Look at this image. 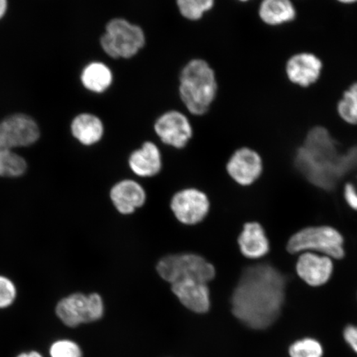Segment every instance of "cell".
Masks as SVG:
<instances>
[{
    "mask_svg": "<svg viewBox=\"0 0 357 357\" xmlns=\"http://www.w3.org/2000/svg\"><path fill=\"white\" fill-rule=\"evenodd\" d=\"M296 272L307 284L319 287L328 283L333 272L331 257L314 252H303L296 263Z\"/></svg>",
    "mask_w": 357,
    "mask_h": 357,
    "instance_id": "obj_14",
    "label": "cell"
},
{
    "mask_svg": "<svg viewBox=\"0 0 357 357\" xmlns=\"http://www.w3.org/2000/svg\"><path fill=\"white\" fill-rule=\"evenodd\" d=\"M172 290L183 305L197 314L211 309V292L206 283L194 280H183L172 284Z\"/></svg>",
    "mask_w": 357,
    "mask_h": 357,
    "instance_id": "obj_15",
    "label": "cell"
},
{
    "mask_svg": "<svg viewBox=\"0 0 357 357\" xmlns=\"http://www.w3.org/2000/svg\"><path fill=\"white\" fill-rule=\"evenodd\" d=\"M172 211L181 223L195 225L203 221L209 211L211 203L207 195L196 189H186L173 196Z\"/></svg>",
    "mask_w": 357,
    "mask_h": 357,
    "instance_id": "obj_12",
    "label": "cell"
},
{
    "mask_svg": "<svg viewBox=\"0 0 357 357\" xmlns=\"http://www.w3.org/2000/svg\"><path fill=\"white\" fill-rule=\"evenodd\" d=\"M105 312L104 301L99 294L75 293L66 296L56 307V314L67 327L75 328L83 324L100 320Z\"/></svg>",
    "mask_w": 357,
    "mask_h": 357,
    "instance_id": "obj_8",
    "label": "cell"
},
{
    "mask_svg": "<svg viewBox=\"0 0 357 357\" xmlns=\"http://www.w3.org/2000/svg\"><path fill=\"white\" fill-rule=\"evenodd\" d=\"M146 38L142 26L123 17L107 22L100 43L102 52L112 59H131L146 46Z\"/></svg>",
    "mask_w": 357,
    "mask_h": 357,
    "instance_id": "obj_4",
    "label": "cell"
},
{
    "mask_svg": "<svg viewBox=\"0 0 357 357\" xmlns=\"http://www.w3.org/2000/svg\"><path fill=\"white\" fill-rule=\"evenodd\" d=\"M300 7L294 0H260L255 8L258 24L268 30L289 28L300 20Z\"/></svg>",
    "mask_w": 357,
    "mask_h": 357,
    "instance_id": "obj_10",
    "label": "cell"
},
{
    "mask_svg": "<svg viewBox=\"0 0 357 357\" xmlns=\"http://www.w3.org/2000/svg\"><path fill=\"white\" fill-rule=\"evenodd\" d=\"M17 298L15 283L6 276L0 275V310H6L13 305Z\"/></svg>",
    "mask_w": 357,
    "mask_h": 357,
    "instance_id": "obj_26",
    "label": "cell"
},
{
    "mask_svg": "<svg viewBox=\"0 0 357 357\" xmlns=\"http://www.w3.org/2000/svg\"><path fill=\"white\" fill-rule=\"evenodd\" d=\"M114 207L122 214L135 212L146 202V192L141 185L132 180H124L116 184L110 192Z\"/></svg>",
    "mask_w": 357,
    "mask_h": 357,
    "instance_id": "obj_16",
    "label": "cell"
},
{
    "mask_svg": "<svg viewBox=\"0 0 357 357\" xmlns=\"http://www.w3.org/2000/svg\"><path fill=\"white\" fill-rule=\"evenodd\" d=\"M28 168L24 158L15 151L0 149V176L15 178L26 172Z\"/></svg>",
    "mask_w": 357,
    "mask_h": 357,
    "instance_id": "obj_23",
    "label": "cell"
},
{
    "mask_svg": "<svg viewBox=\"0 0 357 357\" xmlns=\"http://www.w3.org/2000/svg\"><path fill=\"white\" fill-rule=\"evenodd\" d=\"M41 137V128L32 116L16 112L0 119V149H26Z\"/></svg>",
    "mask_w": 357,
    "mask_h": 357,
    "instance_id": "obj_9",
    "label": "cell"
},
{
    "mask_svg": "<svg viewBox=\"0 0 357 357\" xmlns=\"http://www.w3.org/2000/svg\"><path fill=\"white\" fill-rule=\"evenodd\" d=\"M51 357H82V351L73 341L61 339L52 343L49 348Z\"/></svg>",
    "mask_w": 357,
    "mask_h": 357,
    "instance_id": "obj_25",
    "label": "cell"
},
{
    "mask_svg": "<svg viewBox=\"0 0 357 357\" xmlns=\"http://www.w3.org/2000/svg\"><path fill=\"white\" fill-rule=\"evenodd\" d=\"M114 73L105 62L93 61L84 66L79 74V82L86 91L104 93L114 83Z\"/></svg>",
    "mask_w": 357,
    "mask_h": 357,
    "instance_id": "obj_20",
    "label": "cell"
},
{
    "mask_svg": "<svg viewBox=\"0 0 357 357\" xmlns=\"http://www.w3.org/2000/svg\"><path fill=\"white\" fill-rule=\"evenodd\" d=\"M236 3H238L240 4H243V6H245V4H248L253 1V0H235Z\"/></svg>",
    "mask_w": 357,
    "mask_h": 357,
    "instance_id": "obj_32",
    "label": "cell"
},
{
    "mask_svg": "<svg viewBox=\"0 0 357 357\" xmlns=\"http://www.w3.org/2000/svg\"><path fill=\"white\" fill-rule=\"evenodd\" d=\"M287 280L276 268L263 264L243 271L231 296V311L247 327L269 328L282 310Z\"/></svg>",
    "mask_w": 357,
    "mask_h": 357,
    "instance_id": "obj_1",
    "label": "cell"
},
{
    "mask_svg": "<svg viewBox=\"0 0 357 357\" xmlns=\"http://www.w3.org/2000/svg\"><path fill=\"white\" fill-rule=\"evenodd\" d=\"M289 354L290 357H323L324 347L316 339L306 337L292 343Z\"/></svg>",
    "mask_w": 357,
    "mask_h": 357,
    "instance_id": "obj_24",
    "label": "cell"
},
{
    "mask_svg": "<svg viewBox=\"0 0 357 357\" xmlns=\"http://www.w3.org/2000/svg\"><path fill=\"white\" fill-rule=\"evenodd\" d=\"M160 278L171 284L183 280L208 283L215 276V269L206 259L196 254H174L165 257L156 266Z\"/></svg>",
    "mask_w": 357,
    "mask_h": 357,
    "instance_id": "obj_7",
    "label": "cell"
},
{
    "mask_svg": "<svg viewBox=\"0 0 357 357\" xmlns=\"http://www.w3.org/2000/svg\"><path fill=\"white\" fill-rule=\"evenodd\" d=\"M154 131L164 144L176 149H184L193 137V127L189 118L176 109L160 114L155 119Z\"/></svg>",
    "mask_w": 357,
    "mask_h": 357,
    "instance_id": "obj_11",
    "label": "cell"
},
{
    "mask_svg": "<svg viewBox=\"0 0 357 357\" xmlns=\"http://www.w3.org/2000/svg\"><path fill=\"white\" fill-rule=\"evenodd\" d=\"M10 10V0H0V22L6 19Z\"/></svg>",
    "mask_w": 357,
    "mask_h": 357,
    "instance_id": "obj_29",
    "label": "cell"
},
{
    "mask_svg": "<svg viewBox=\"0 0 357 357\" xmlns=\"http://www.w3.org/2000/svg\"><path fill=\"white\" fill-rule=\"evenodd\" d=\"M178 89L182 104L190 114L197 117L207 114L220 93L215 69L203 58L191 59L178 75Z\"/></svg>",
    "mask_w": 357,
    "mask_h": 357,
    "instance_id": "obj_3",
    "label": "cell"
},
{
    "mask_svg": "<svg viewBox=\"0 0 357 357\" xmlns=\"http://www.w3.org/2000/svg\"><path fill=\"white\" fill-rule=\"evenodd\" d=\"M71 135L80 144L93 146L99 142L105 134V125L102 119L92 113L82 112L71 119Z\"/></svg>",
    "mask_w": 357,
    "mask_h": 357,
    "instance_id": "obj_17",
    "label": "cell"
},
{
    "mask_svg": "<svg viewBox=\"0 0 357 357\" xmlns=\"http://www.w3.org/2000/svg\"><path fill=\"white\" fill-rule=\"evenodd\" d=\"M333 111L342 123L357 127V79L342 89L334 102Z\"/></svg>",
    "mask_w": 357,
    "mask_h": 357,
    "instance_id": "obj_21",
    "label": "cell"
},
{
    "mask_svg": "<svg viewBox=\"0 0 357 357\" xmlns=\"http://www.w3.org/2000/svg\"><path fill=\"white\" fill-rule=\"evenodd\" d=\"M287 250L291 254L319 252L335 259L345 256L342 235L329 226L309 227L297 231L289 238Z\"/></svg>",
    "mask_w": 357,
    "mask_h": 357,
    "instance_id": "obj_6",
    "label": "cell"
},
{
    "mask_svg": "<svg viewBox=\"0 0 357 357\" xmlns=\"http://www.w3.org/2000/svg\"><path fill=\"white\" fill-rule=\"evenodd\" d=\"M15 357H44V356L42 354H40L39 351L33 350L29 351H22Z\"/></svg>",
    "mask_w": 357,
    "mask_h": 357,
    "instance_id": "obj_31",
    "label": "cell"
},
{
    "mask_svg": "<svg viewBox=\"0 0 357 357\" xmlns=\"http://www.w3.org/2000/svg\"><path fill=\"white\" fill-rule=\"evenodd\" d=\"M282 77L289 86L300 91H310L322 83L326 74L324 57L311 49H298L285 57Z\"/></svg>",
    "mask_w": 357,
    "mask_h": 357,
    "instance_id": "obj_5",
    "label": "cell"
},
{
    "mask_svg": "<svg viewBox=\"0 0 357 357\" xmlns=\"http://www.w3.org/2000/svg\"><path fill=\"white\" fill-rule=\"evenodd\" d=\"M217 0H176L180 15L185 20L197 22L213 10Z\"/></svg>",
    "mask_w": 357,
    "mask_h": 357,
    "instance_id": "obj_22",
    "label": "cell"
},
{
    "mask_svg": "<svg viewBox=\"0 0 357 357\" xmlns=\"http://www.w3.org/2000/svg\"><path fill=\"white\" fill-rule=\"evenodd\" d=\"M294 162L298 172L312 185L332 190L343 176L357 168V146L341 154L328 129L316 126L307 132Z\"/></svg>",
    "mask_w": 357,
    "mask_h": 357,
    "instance_id": "obj_2",
    "label": "cell"
},
{
    "mask_svg": "<svg viewBox=\"0 0 357 357\" xmlns=\"http://www.w3.org/2000/svg\"><path fill=\"white\" fill-rule=\"evenodd\" d=\"M343 337L348 345L357 354V326L348 325L343 331Z\"/></svg>",
    "mask_w": 357,
    "mask_h": 357,
    "instance_id": "obj_28",
    "label": "cell"
},
{
    "mask_svg": "<svg viewBox=\"0 0 357 357\" xmlns=\"http://www.w3.org/2000/svg\"><path fill=\"white\" fill-rule=\"evenodd\" d=\"M129 167L137 176L151 177L162 168V155L153 142H146L140 149L132 151L128 160Z\"/></svg>",
    "mask_w": 357,
    "mask_h": 357,
    "instance_id": "obj_19",
    "label": "cell"
},
{
    "mask_svg": "<svg viewBox=\"0 0 357 357\" xmlns=\"http://www.w3.org/2000/svg\"><path fill=\"white\" fill-rule=\"evenodd\" d=\"M343 194L348 206L357 211V178L355 181L347 183Z\"/></svg>",
    "mask_w": 357,
    "mask_h": 357,
    "instance_id": "obj_27",
    "label": "cell"
},
{
    "mask_svg": "<svg viewBox=\"0 0 357 357\" xmlns=\"http://www.w3.org/2000/svg\"><path fill=\"white\" fill-rule=\"evenodd\" d=\"M227 171L238 184L251 185L261 175V156L252 147H240L231 155L227 163Z\"/></svg>",
    "mask_w": 357,
    "mask_h": 357,
    "instance_id": "obj_13",
    "label": "cell"
},
{
    "mask_svg": "<svg viewBox=\"0 0 357 357\" xmlns=\"http://www.w3.org/2000/svg\"><path fill=\"white\" fill-rule=\"evenodd\" d=\"M340 8H351L357 6V0H333Z\"/></svg>",
    "mask_w": 357,
    "mask_h": 357,
    "instance_id": "obj_30",
    "label": "cell"
},
{
    "mask_svg": "<svg viewBox=\"0 0 357 357\" xmlns=\"http://www.w3.org/2000/svg\"><path fill=\"white\" fill-rule=\"evenodd\" d=\"M294 1H303V0H294Z\"/></svg>",
    "mask_w": 357,
    "mask_h": 357,
    "instance_id": "obj_33",
    "label": "cell"
},
{
    "mask_svg": "<svg viewBox=\"0 0 357 357\" xmlns=\"http://www.w3.org/2000/svg\"><path fill=\"white\" fill-rule=\"evenodd\" d=\"M238 245L243 255L250 259L261 258L270 251L266 231L260 223L256 222L245 223L239 235Z\"/></svg>",
    "mask_w": 357,
    "mask_h": 357,
    "instance_id": "obj_18",
    "label": "cell"
}]
</instances>
